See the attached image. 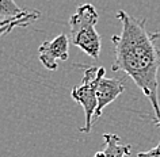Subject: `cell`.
Wrapping results in <instances>:
<instances>
[{
    "mask_svg": "<svg viewBox=\"0 0 160 157\" xmlns=\"http://www.w3.org/2000/svg\"><path fill=\"white\" fill-rule=\"evenodd\" d=\"M27 12H29V11H26V12H25V14H22L21 17H17V18H11V19H4V21H0V29H3V27H6V26L11 25V23H14L15 21H18V19L23 18V17H25V15H27Z\"/></svg>",
    "mask_w": 160,
    "mask_h": 157,
    "instance_id": "cell-9",
    "label": "cell"
},
{
    "mask_svg": "<svg viewBox=\"0 0 160 157\" xmlns=\"http://www.w3.org/2000/svg\"><path fill=\"white\" fill-rule=\"evenodd\" d=\"M84 66L86 69H84V76H83V81L82 84L72 88L71 96L84 110L86 125L83 127H80V131L90 133L91 129H92L94 115L98 106L97 90L99 81L105 77L106 69L103 66H92V65H84Z\"/></svg>",
    "mask_w": 160,
    "mask_h": 157,
    "instance_id": "cell-3",
    "label": "cell"
},
{
    "mask_svg": "<svg viewBox=\"0 0 160 157\" xmlns=\"http://www.w3.org/2000/svg\"><path fill=\"white\" fill-rule=\"evenodd\" d=\"M69 39L65 34H60L52 41H45L38 47V57L42 65L48 71L57 69L58 61H65L68 58Z\"/></svg>",
    "mask_w": 160,
    "mask_h": 157,
    "instance_id": "cell-4",
    "label": "cell"
},
{
    "mask_svg": "<svg viewBox=\"0 0 160 157\" xmlns=\"http://www.w3.org/2000/svg\"><path fill=\"white\" fill-rule=\"evenodd\" d=\"M151 38L156 41V39H160V30L159 31H155V33H151Z\"/></svg>",
    "mask_w": 160,
    "mask_h": 157,
    "instance_id": "cell-10",
    "label": "cell"
},
{
    "mask_svg": "<svg viewBox=\"0 0 160 157\" xmlns=\"http://www.w3.org/2000/svg\"><path fill=\"white\" fill-rule=\"evenodd\" d=\"M99 15L95 7L90 3L82 4L76 8L75 14L69 18V39L72 45L83 50L87 56L95 60L101 54V35L95 29Z\"/></svg>",
    "mask_w": 160,
    "mask_h": 157,
    "instance_id": "cell-2",
    "label": "cell"
},
{
    "mask_svg": "<svg viewBox=\"0 0 160 157\" xmlns=\"http://www.w3.org/2000/svg\"><path fill=\"white\" fill-rule=\"evenodd\" d=\"M137 157H160V142L151 150L137 153Z\"/></svg>",
    "mask_w": 160,
    "mask_h": 157,
    "instance_id": "cell-8",
    "label": "cell"
},
{
    "mask_svg": "<svg viewBox=\"0 0 160 157\" xmlns=\"http://www.w3.org/2000/svg\"><path fill=\"white\" fill-rule=\"evenodd\" d=\"M123 91H125V84H123L122 80L103 77L99 81V86L97 90L98 106H97V111H95V115H94V120H97L102 115L105 107L109 106L110 103H113Z\"/></svg>",
    "mask_w": 160,
    "mask_h": 157,
    "instance_id": "cell-5",
    "label": "cell"
},
{
    "mask_svg": "<svg viewBox=\"0 0 160 157\" xmlns=\"http://www.w3.org/2000/svg\"><path fill=\"white\" fill-rule=\"evenodd\" d=\"M26 11L22 10L14 0H0V21L21 17Z\"/></svg>",
    "mask_w": 160,
    "mask_h": 157,
    "instance_id": "cell-7",
    "label": "cell"
},
{
    "mask_svg": "<svg viewBox=\"0 0 160 157\" xmlns=\"http://www.w3.org/2000/svg\"><path fill=\"white\" fill-rule=\"evenodd\" d=\"M117 19L122 31L111 37L115 61L114 72H123L147 96L155 112V125L160 127V104L158 72L160 68V49L153 43L151 33L147 31V19H137L126 11H118Z\"/></svg>",
    "mask_w": 160,
    "mask_h": 157,
    "instance_id": "cell-1",
    "label": "cell"
},
{
    "mask_svg": "<svg viewBox=\"0 0 160 157\" xmlns=\"http://www.w3.org/2000/svg\"><path fill=\"white\" fill-rule=\"evenodd\" d=\"M105 140V149L101 152H97L94 157H125L129 156L132 152L130 145L121 144V138L117 134H103Z\"/></svg>",
    "mask_w": 160,
    "mask_h": 157,
    "instance_id": "cell-6",
    "label": "cell"
}]
</instances>
